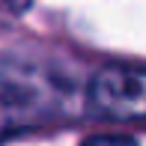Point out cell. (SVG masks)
Segmentation results:
<instances>
[{"instance_id":"cell-1","label":"cell","mask_w":146,"mask_h":146,"mask_svg":"<svg viewBox=\"0 0 146 146\" xmlns=\"http://www.w3.org/2000/svg\"><path fill=\"white\" fill-rule=\"evenodd\" d=\"M90 102L108 119L146 122V69L131 66L102 69L90 84Z\"/></svg>"},{"instance_id":"cell-2","label":"cell","mask_w":146,"mask_h":146,"mask_svg":"<svg viewBox=\"0 0 146 146\" xmlns=\"http://www.w3.org/2000/svg\"><path fill=\"white\" fill-rule=\"evenodd\" d=\"M36 116H39V104L33 90H27L18 81L0 78V137L30 125V119Z\"/></svg>"},{"instance_id":"cell-3","label":"cell","mask_w":146,"mask_h":146,"mask_svg":"<svg viewBox=\"0 0 146 146\" xmlns=\"http://www.w3.org/2000/svg\"><path fill=\"white\" fill-rule=\"evenodd\" d=\"M84 146H137L128 137H90Z\"/></svg>"}]
</instances>
